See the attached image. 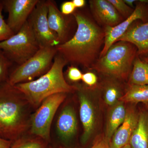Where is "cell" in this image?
Returning <instances> with one entry per match:
<instances>
[{
	"label": "cell",
	"mask_w": 148,
	"mask_h": 148,
	"mask_svg": "<svg viewBox=\"0 0 148 148\" xmlns=\"http://www.w3.org/2000/svg\"><path fill=\"white\" fill-rule=\"evenodd\" d=\"M73 14L77 25L75 34L56 48L68 64L91 69L104 45V30L81 12H75Z\"/></svg>",
	"instance_id": "6da1fadb"
},
{
	"label": "cell",
	"mask_w": 148,
	"mask_h": 148,
	"mask_svg": "<svg viewBox=\"0 0 148 148\" xmlns=\"http://www.w3.org/2000/svg\"><path fill=\"white\" fill-rule=\"evenodd\" d=\"M30 106L14 86L0 83V138L13 142L22 137L30 127Z\"/></svg>",
	"instance_id": "7a4b0ae2"
},
{
	"label": "cell",
	"mask_w": 148,
	"mask_h": 148,
	"mask_svg": "<svg viewBox=\"0 0 148 148\" xmlns=\"http://www.w3.org/2000/svg\"><path fill=\"white\" fill-rule=\"evenodd\" d=\"M67 61L57 53L50 70L39 78L30 82L14 86L23 94L31 106L39 107L42 101L50 95L77 91V87L69 84L64 78L63 70Z\"/></svg>",
	"instance_id": "3957f363"
},
{
	"label": "cell",
	"mask_w": 148,
	"mask_h": 148,
	"mask_svg": "<svg viewBox=\"0 0 148 148\" xmlns=\"http://www.w3.org/2000/svg\"><path fill=\"white\" fill-rule=\"evenodd\" d=\"M137 48L127 42L113 44L106 54L98 58L91 69L105 75L120 80H127L137 56Z\"/></svg>",
	"instance_id": "277c9868"
},
{
	"label": "cell",
	"mask_w": 148,
	"mask_h": 148,
	"mask_svg": "<svg viewBox=\"0 0 148 148\" xmlns=\"http://www.w3.org/2000/svg\"><path fill=\"white\" fill-rule=\"evenodd\" d=\"M40 48L28 20L16 34L0 42V49L18 66L29 60Z\"/></svg>",
	"instance_id": "5b68a950"
},
{
	"label": "cell",
	"mask_w": 148,
	"mask_h": 148,
	"mask_svg": "<svg viewBox=\"0 0 148 148\" xmlns=\"http://www.w3.org/2000/svg\"><path fill=\"white\" fill-rule=\"evenodd\" d=\"M57 53L56 47L40 48L29 60L10 72L8 82L15 86L42 76L50 70Z\"/></svg>",
	"instance_id": "8992f818"
},
{
	"label": "cell",
	"mask_w": 148,
	"mask_h": 148,
	"mask_svg": "<svg viewBox=\"0 0 148 148\" xmlns=\"http://www.w3.org/2000/svg\"><path fill=\"white\" fill-rule=\"evenodd\" d=\"M67 93H56L42 101L36 112L31 116L30 131L32 135L47 141L50 138L51 123L56 111L65 101Z\"/></svg>",
	"instance_id": "52a82bcc"
},
{
	"label": "cell",
	"mask_w": 148,
	"mask_h": 148,
	"mask_svg": "<svg viewBox=\"0 0 148 148\" xmlns=\"http://www.w3.org/2000/svg\"><path fill=\"white\" fill-rule=\"evenodd\" d=\"M48 12L47 1L39 0L28 19L40 48L56 47L60 44L57 36L49 27Z\"/></svg>",
	"instance_id": "ba28073f"
},
{
	"label": "cell",
	"mask_w": 148,
	"mask_h": 148,
	"mask_svg": "<svg viewBox=\"0 0 148 148\" xmlns=\"http://www.w3.org/2000/svg\"><path fill=\"white\" fill-rule=\"evenodd\" d=\"M137 2L136 7L130 16L124 21L113 27H106L104 28L105 40L99 58L103 56L111 46L126 32L129 27L135 21L140 20L142 22L148 21V4L144 0Z\"/></svg>",
	"instance_id": "9c48e42d"
},
{
	"label": "cell",
	"mask_w": 148,
	"mask_h": 148,
	"mask_svg": "<svg viewBox=\"0 0 148 148\" xmlns=\"http://www.w3.org/2000/svg\"><path fill=\"white\" fill-rule=\"evenodd\" d=\"M39 0H4L3 9L8 14L7 24L16 34L27 22Z\"/></svg>",
	"instance_id": "30bf717a"
},
{
	"label": "cell",
	"mask_w": 148,
	"mask_h": 148,
	"mask_svg": "<svg viewBox=\"0 0 148 148\" xmlns=\"http://www.w3.org/2000/svg\"><path fill=\"white\" fill-rule=\"evenodd\" d=\"M76 86L80 105V119L83 127L81 142L83 144H85L89 140L94 131L95 112L92 103L86 92V89L84 88Z\"/></svg>",
	"instance_id": "8fae6325"
},
{
	"label": "cell",
	"mask_w": 148,
	"mask_h": 148,
	"mask_svg": "<svg viewBox=\"0 0 148 148\" xmlns=\"http://www.w3.org/2000/svg\"><path fill=\"white\" fill-rule=\"evenodd\" d=\"M141 21L134 22L116 42L123 41L132 44L138 49L137 56L146 57L148 56V21Z\"/></svg>",
	"instance_id": "7c38bea8"
},
{
	"label": "cell",
	"mask_w": 148,
	"mask_h": 148,
	"mask_svg": "<svg viewBox=\"0 0 148 148\" xmlns=\"http://www.w3.org/2000/svg\"><path fill=\"white\" fill-rule=\"evenodd\" d=\"M89 3L95 19L105 27H114L123 21V17L108 0H90Z\"/></svg>",
	"instance_id": "4fadbf2b"
},
{
	"label": "cell",
	"mask_w": 148,
	"mask_h": 148,
	"mask_svg": "<svg viewBox=\"0 0 148 148\" xmlns=\"http://www.w3.org/2000/svg\"><path fill=\"white\" fill-rule=\"evenodd\" d=\"M48 12V21L51 31L56 35L60 44L69 40L70 21L67 15H64L58 10L53 1H47Z\"/></svg>",
	"instance_id": "5bb4252c"
},
{
	"label": "cell",
	"mask_w": 148,
	"mask_h": 148,
	"mask_svg": "<svg viewBox=\"0 0 148 148\" xmlns=\"http://www.w3.org/2000/svg\"><path fill=\"white\" fill-rule=\"evenodd\" d=\"M139 114L132 108L127 109L125 119L114 133L110 142L111 148H122L128 145L138 121Z\"/></svg>",
	"instance_id": "9a60e30c"
},
{
	"label": "cell",
	"mask_w": 148,
	"mask_h": 148,
	"mask_svg": "<svg viewBox=\"0 0 148 148\" xmlns=\"http://www.w3.org/2000/svg\"><path fill=\"white\" fill-rule=\"evenodd\" d=\"M57 132L60 138L69 140L75 135L77 122L75 112L71 106H65L61 111L56 123Z\"/></svg>",
	"instance_id": "2e32d148"
},
{
	"label": "cell",
	"mask_w": 148,
	"mask_h": 148,
	"mask_svg": "<svg viewBox=\"0 0 148 148\" xmlns=\"http://www.w3.org/2000/svg\"><path fill=\"white\" fill-rule=\"evenodd\" d=\"M129 144L131 148H148V112L140 111Z\"/></svg>",
	"instance_id": "e0dca14e"
},
{
	"label": "cell",
	"mask_w": 148,
	"mask_h": 148,
	"mask_svg": "<svg viewBox=\"0 0 148 148\" xmlns=\"http://www.w3.org/2000/svg\"><path fill=\"white\" fill-rule=\"evenodd\" d=\"M124 104L123 102L119 101L112 106L110 111L105 135L109 143L114 132L125 119L127 109L125 108Z\"/></svg>",
	"instance_id": "ac0fdd59"
},
{
	"label": "cell",
	"mask_w": 148,
	"mask_h": 148,
	"mask_svg": "<svg viewBox=\"0 0 148 148\" xmlns=\"http://www.w3.org/2000/svg\"><path fill=\"white\" fill-rule=\"evenodd\" d=\"M119 101L124 103H148V85L129 84L126 92L120 98Z\"/></svg>",
	"instance_id": "d6986e66"
},
{
	"label": "cell",
	"mask_w": 148,
	"mask_h": 148,
	"mask_svg": "<svg viewBox=\"0 0 148 148\" xmlns=\"http://www.w3.org/2000/svg\"><path fill=\"white\" fill-rule=\"evenodd\" d=\"M129 84L148 85V64L137 56L129 76Z\"/></svg>",
	"instance_id": "ffe728a7"
},
{
	"label": "cell",
	"mask_w": 148,
	"mask_h": 148,
	"mask_svg": "<svg viewBox=\"0 0 148 148\" xmlns=\"http://www.w3.org/2000/svg\"><path fill=\"white\" fill-rule=\"evenodd\" d=\"M10 148H48L47 141L40 137L18 138L12 142Z\"/></svg>",
	"instance_id": "44dd1931"
},
{
	"label": "cell",
	"mask_w": 148,
	"mask_h": 148,
	"mask_svg": "<svg viewBox=\"0 0 148 148\" xmlns=\"http://www.w3.org/2000/svg\"><path fill=\"white\" fill-rule=\"evenodd\" d=\"M104 99L108 106H113L119 102L121 97L120 87L116 83H108L104 89Z\"/></svg>",
	"instance_id": "7402d4cb"
},
{
	"label": "cell",
	"mask_w": 148,
	"mask_h": 148,
	"mask_svg": "<svg viewBox=\"0 0 148 148\" xmlns=\"http://www.w3.org/2000/svg\"><path fill=\"white\" fill-rule=\"evenodd\" d=\"M13 64L0 49V83L8 81L10 69Z\"/></svg>",
	"instance_id": "603a6c76"
},
{
	"label": "cell",
	"mask_w": 148,
	"mask_h": 148,
	"mask_svg": "<svg viewBox=\"0 0 148 148\" xmlns=\"http://www.w3.org/2000/svg\"><path fill=\"white\" fill-rule=\"evenodd\" d=\"M3 10V6L2 1H0V42L8 39L14 34L4 19Z\"/></svg>",
	"instance_id": "cb8c5ba5"
},
{
	"label": "cell",
	"mask_w": 148,
	"mask_h": 148,
	"mask_svg": "<svg viewBox=\"0 0 148 148\" xmlns=\"http://www.w3.org/2000/svg\"><path fill=\"white\" fill-rule=\"evenodd\" d=\"M114 6L118 12L126 19L131 15L134 8L127 5L123 0H108Z\"/></svg>",
	"instance_id": "d4e9b609"
},
{
	"label": "cell",
	"mask_w": 148,
	"mask_h": 148,
	"mask_svg": "<svg viewBox=\"0 0 148 148\" xmlns=\"http://www.w3.org/2000/svg\"><path fill=\"white\" fill-rule=\"evenodd\" d=\"M83 74L77 67L72 66L69 67L67 71L68 78L73 82H77L82 80Z\"/></svg>",
	"instance_id": "484cf974"
},
{
	"label": "cell",
	"mask_w": 148,
	"mask_h": 148,
	"mask_svg": "<svg viewBox=\"0 0 148 148\" xmlns=\"http://www.w3.org/2000/svg\"><path fill=\"white\" fill-rule=\"evenodd\" d=\"M89 148H111L110 143L105 135H98L93 141L92 145Z\"/></svg>",
	"instance_id": "4316f807"
},
{
	"label": "cell",
	"mask_w": 148,
	"mask_h": 148,
	"mask_svg": "<svg viewBox=\"0 0 148 148\" xmlns=\"http://www.w3.org/2000/svg\"><path fill=\"white\" fill-rule=\"evenodd\" d=\"M82 80L85 84L90 87L95 86L98 82V78L96 75L90 72L83 74Z\"/></svg>",
	"instance_id": "83f0119b"
},
{
	"label": "cell",
	"mask_w": 148,
	"mask_h": 148,
	"mask_svg": "<svg viewBox=\"0 0 148 148\" xmlns=\"http://www.w3.org/2000/svg\"><path fill=\"white\" fill-rule=\"evenodd\" d=\"M76 8L73 2H64L61 4V12L64 15L68 16L73 14L75 12Z\"/></svg>",
	"instance_id": "f1b7e54d"
},
{
	"label": "cell",
	"mask_w": 148,
	"mask_h": 148,
	"mask_svg": "<svg viewBox=\"0 0 148 148\" xmlns=\"http://www.w3.org/2000/svg\"><path fill=\"white\" fill-rule=\"evenodd\" d=\"M12 141L0 138V148H10Z\"/></svg>",
	"instance_id": "f546056e"
},
{
	"label": "cell",
	"mask_w": 148,
	"mask_h": 148,
	"mask_svg": "<svg viewBox=\"0 0 148 148\" xmlns=\"http://www.w3.org/2000/svg\"><path fill=\"white\" fill-rule=\"evenodd\" d=\"M72 1L76 8H82L84 6L86 3L85 0H73Z\"/></svg>",
	"instance_id": "4dcf8cb0"
},
{
	"label": "cell",
	"mask_w": 148,
	"mask_h": 148,
	"mask_svg": "<svg viewBox=\"0 0 148 148\" xmlns=\"http://www.w3.org/2000/svg\"><path fill=\"white\" fill-rule=\"evenodd\" d=\"M123 1L127 5L132 8L134 7V3L136 2L135 0H123Z\"/></svg>",
	"instance_id": "1f68e13d"
},
{
	"label": "cell",
	"mask_w": 148,
	"mask_h": 148,
	"mask_svg": "<svg viewBox=\"0 0 148 148\" xmlns=\"http://www.w3.org/2000/svg\"><path fill=\"white\" fill-rule=\"evenodd\" d=\"M142 60H143L145 62H146L147 64H148V56L146 57H140Z\"/></svg>",
	"instance_id": "d6a6232c"
},
{
	"label": "cell",
	"mask_w": 148,
	"mask_h": 148,
	"mask_svg": "<svg viewBox=\"0 0 148 148\" xmlns=\"http://www.w3.org/2000/svg\"><path fill=\"white\" fill-rule=\"evenodd\" d=\"M122 148H131V147H130V145L129 144H128V145H126L124 147H123Z\"/></svg>",
	"instance_id": "836d02e7"
},
{
	"label": "cell",
	"mask_w": 148,
	"mask_h": 148,
	"mask_svg": "<svg viewBox=\"0 0 148 148\" xmlns=\"http://www.w3.org/2000/svg\"><path fill=\"white\" fill-rule=\"evenodd\" d=\"M145 106L146 109H147V111L148 112V103H147V104H146Z\"/></svg>",
	"instance_id": "e575fe53"
},
{
	"label": "cell",
	"mask_w": 148,
	"mask_h": 148,
	"mask_svg": "<svg viewBox=\"0 0 148 148\" xmlns=\"http://www.w3.org/2000/svg\"><path fill=\"white\" fill-rule=\"evenodd\" d=\"M59 148H65L64 147H59Z\"/></svg>",
	"instance_id": "d590c367"
},
{
	"label": "cell",
	"mask_w": 148,
	"mask_h": 148,
	"mask_svg": "<svg viewBox=\"0 0 148 148\" xmlns=\"http://www.w3.org/2000/svg\"><path fill=\"white\" fill-rule=\"evenodd\" d=\"M51 148V147H50V148Z\"/></svg>",
	"instance_id": "8d00e7d4"
}]
</instances>
